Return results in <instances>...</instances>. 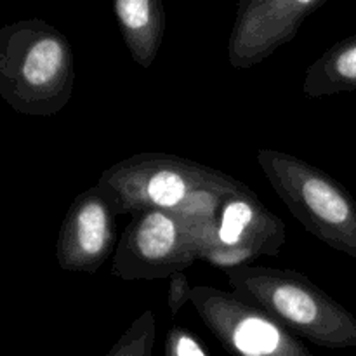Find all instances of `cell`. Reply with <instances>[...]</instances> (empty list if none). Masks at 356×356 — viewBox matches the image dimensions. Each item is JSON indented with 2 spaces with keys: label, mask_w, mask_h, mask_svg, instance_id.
I'll list each match as a JSON object with an SVG mask.
<instances>
[{
  "label": "cell",
  "mask_w": 356,
  "mask_h": 356,
  "mask_svg": "<svg viewBox=\"0 0 356 356\" xmlns=\"http://www.w3.org/2000/svg\"><path fill=\"white\" fill-rule=\"evenodd\" d=\"M117 214L167 211L211 226L222 202L249 188L235 177L172 153H136L101 172L94 184Z\"/></svg>",
  "instance_id": "1"
},
{
  "label": "cell",
  "mask_w": 356,
  "mask_h": 356,
  "mask_svg": "<svg viewBox=\"0 0 356 356\" xmlns=\"http://www.w3.org/2000/svg\"><path fill=\"white\" fill-rule=\"evenodd\" d=\"M75 56L68 38L42 19H21L0 30V96L14 111L51 117L70 103Z\"/></svg>",
  "instance_id": "2"
},
{
  "label": "cell",
  "mask_w": 356,
  "mask_h": 356,
  "mask_svg": "<svg viewBox=\"0 0 356 356\" xmlns=\"http://www.w3.org/2000/svg\"><path fill=\"white\" fill-rule=\"evenodd\" d=\"M225 275L236 298L266 313L299 339L327 350L356 348V316L306 275L257 264Z\"/></svg>",
  "instance_id": "3"
},
{
  "label": "cell",
  "mask_w": 356,
  "mask_h": 356,
  "mask_svg": "<svg viewBox=\"0 0 356 356\" xmlns=\"http://www.w3.org/2000/svg\"><path fill=\"white\" fill-rule=\"evenodd\" d=\"M257 163L299 225L330 249L356 259V202L330 174L292 153L257 149Z\"/></svg>",
  "instance_id": "4"
},
{
  "label": "cell",
  "mask_w": 356,
  "mask_h": 356,
  "mask_svg": "<svg viewBox=\"0 0 356 356\" xmlns=\"http://www.w3.org/2000/svg\"><path fill=\"white\" fill-rule=\"evenodd\" d=\"M209 225L167 211L132 216L111 257V275L125 282L162 280L202 261Z\"/></svg>",
  "instance_id": "5"
},
{
  "label": "cell",
  "mask_w": 356,
  "mask_h": 356,
  "mask_svg": "<svg viewBox=\"0 0 356 356\" xmlns=\"http://www.w3.org/2000/svg\"><path fill=\"white\" fill-rule=\"evenodd\" d=\"M191 305L232 356H315L277 320L233 292L197 285L191 291Z\"/></svg>",
  "instance_id": "6"
},
{
  "label": "cell",
  "mask_w": 356,
  "mask_h": 356,
  "mask_svg": "<svg viewBox=\"0 0 356 356\" xmlns=\"http://www.w3.org/2000/svg\"><path fill=\"white\" fill-rule=\"evenodd\" d=\"M285 240V222L249 190L222 202L205 235L202 261L226 273L261 256H278Z\"/></svg>",
  "instance_id": "7"
},
{
  "label": "cell",
  "mask_w": 356,
  "mask_h": 356,
  "mask_svg": "<svg viewBox=\"0 0 356 356\" xmlns=\"http://www.w3.org/2000/svg\"><path fill=\"white\" fill-rule=\"evenodd\" d=\"M327 0H242L228 40V61L250 70L291 42Z\"/></svg>",
  "instance_id": "8"
},
{
  "label": "cell",
  "mask_w": 356,
  "mask_h": 356,
  "mask_svg": "<svg viewBox=\"0 0 356 356\" xmlns=\"http://www.w3.org/2000/svg\"><path fill=\"white\" fill-rule=\"evenodd\" d=\"M117 211L96 186L82 191L66 211L56 242L63 271L97 273L118 245Z\"/></svg>",
  "instance_id": "9"
},
{
  "label": "cell",
  "mask_w": 356,
  "mask_h": 356,
  "mask_svg": "<svg viewBox=\"0 0 356 356\" xmlns=\"http://www.w3.org/2000/svg\"><path fill=\"white\" fill-rule=\"evenodd\" d=\"M113 13L134 63L148 70L159 56L165 35L167 14L163 3L160 0H117Z\"/></svg>",
  "instance_id": "10"
},
{
  "label": "cell",
  "mask_w": 356,
  "mask_h": 356,
  "mask_svg": "<svg viewBox=\"0 0 356 356\" xmlns=\"http://www.w3.org/2000/svg\"><path fill=\"white\" fill-rule=\"evenodd\" d=\"M356 90V35L327 49L306 68L302 92L309 99Z\"/></svg>",
  "instance_id": "11"
},
{
  "label": "cell",
  "mask_w": 356,
  "mask_h": 356,
  "mask_svg": "<svg viewBox=\"0 0 356 356\" xmlns=\"http://www.w3.org/2000/svg\"><path fill=\"white\" fill-rule=\"evenodd\" d=\"M156 339V316L153 309H145L124 330L106 356H153Z\"/></svg>",
  "instance_id": "12"
},
{
  "label": "cell",
  "mask_w": 356,
  "mask_h": 356,
  "mask_svg": "<svg viewBox=\"0 0 356 356\" xmlns=\"http://www.w3.org/2000/svg\"><path fill=\"white\" fill-rule=\"evenodd\" d=\"M165 356H209L195 334L184 327H170L165 339Z\"/></svg>",
  "instance_id": "13"
},
{
  "label": "cell",
  "mask_w": 356,
  "mask_h": 356,
  "mask_svg": "<svg viewBox=\"0 0 356 356\" xmlns=\"http://www.w3.org/2000/svg\"><path fill=\"white\" fill-rule=\"evenodd\" d=\"M191 291L193 287L188 282L184 271L179 273H174L169 278V289H167V306H169V312L172 318H176L177 313L183 309V306L186 302H191Z\"/></svg>",
  "instance_id": "14"
}]
</instances>
